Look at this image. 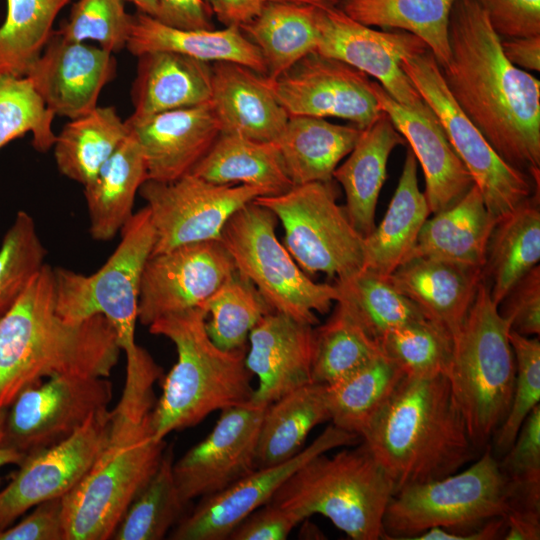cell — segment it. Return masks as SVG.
Returning a JSON list of instances; mask_svg holds the SVG:
<instances>
[{
    "label": "cell",
    "mask_w": 540,
    "mask_h": 540,
    "mask_svg": "<svg viewBox=\"0 0 540 540\" xmlns=\"http://www.w3.org/2000/svg\"><path fill=\"white\" fill-rule=\"evenodd\" d=\"M110 410L94 413L73 435L27 454L0 490V531L36 505L65 496L89 471L108 434Z\"/></svg>",
    "instance_id": "e0dca14e"
},
{
    "label": "cell",
    "mask_w": 540,
    "mask_h": 540,
    "mask_svg": "<svg viewBox=\"0 0 540 540\" xmlns=\"http://www.w3.org/2000/svg\"><path fill=\"white\" fill-rule=\"evenodd\" d=\"M206 319L207 314L196 307L165 315L148 326L150 333L168 338L177 351V361L164 379L152 412L158 440L252 398L247 347L219 348L206 331Z\"/></svg>",
    "instance_id": "5b68a950"
},
{
    "label": "cell",
    "mask_w": 540,
    "mask_h": 540,
    "mask_svg": "<svg viewBox=\"0 0 540 540\" xmlns=\"http://www.w3.org/2000/svg\"><path fill=\"white\" fill-rule=\"evenodd\" d=\"M173 447H166L161 462L123 514L111 539L161 540L183 518L185 503L173 474Z\"/></svg>",
    "instance_id": "b9f144b4"
},
{
    "label": "cell",
    "mask_w": 540,
    "mask_h": 540,
    "mask_svg": "<svg viewBox=\"0 0 540 540\" xmlns=\"http://www.w3.org/2000/svg\"><path fill=\"white\" fill-rule=\"evenodd\" d=\"M248 339L245 364L258 378L250 401L267 406L312 382V325L273 310L256 324Z\"/></svg>",
    "instance_id": "603a6c76"
},
{
    "label": "cell",
    "mask_w": 540,
    "mask_h": 540,
    "mask_svg": "<svg viewBox=\"0 0 540 540\" xmlns=\"http://www.w3.org/2000/svg\"><path fill=\"white\" fill-rule=\"evenodd\" d=\"M540 260L539 197L533 195L498 220L483 267L491 298L499 305L512 287Z\"/></svg>",
    "instance_id": "8d00e7d4"
},
{
    "label": "cell",
    "mask_w": 540,
    "mask_h": 540,
    "mask_svg": "<svg viewBox=\"0 0 540 540\" xmlns=\"http://www.w3.org/2000/svg\"><path fill=\"white\" fill-rule=\"evenodd\" d=\"M334 285L338 290L336 303L344 307L379 343L394 329L428 318L393 285L388 276L374 271L363 268Z\"/></svg>",
    "instance_id": "60d3db41"
},
{
    "label": "cell",
    "mask_w": 540,
    "mask_h": 540,
    "mask_svg": "<svg viewBox=\"0 0 540 540\" xmlns=\"http://www.w3.org/2000/svg\"><path fill=\"white\" fill-rule=\"evenodd\" d=\"M137 57L132 115L148 116L210 101L211 63L171 51H150Z\"/></svg>",
    "instance_id": "4316f807"
},
{
    "label": "cell",
    "mask_w": 540,
    "mask_h": 540,
    "mask_svg": "<svg viewBox=\"0 0 540 540\" xmlns=\"http://www.w3.org/2000/svg\"><path fill=\"white\" fill-rule=\"evenodd\" d=\"M498 220L473 184L455 204L425 221L408 259L428 257L483 269Z\"/></svg>",
    "instance_id": "f546056e"
},
{
    "label": "cell",
    "mask_w": 540,
    "mask_h": 540,
    "mask_svg": "<svg viewBox=\"0 0 540 540\" xmlns=\"http://www.w3.org/2000/svg\"><path fill=\"white\" fill-rule=\"evenodd\" d=\"M46 254L34 219L19 211L0 246V319L45 264Z\"/></svg>",
    "instance_id": "c3c4849f"
},
{
    "label": "cell",
    "mask_w": 540,
    "mask_h": 540,
    "mask_svg": "<svg viewBox=\"0 0 540 540\" xmlns=\"http://www.w3.org/2000/svg\"><path fill=\"white\" fill-rule=\"evenodd\" d=\"M388 277L403 295L453 339L468 314L484 273L482 268L414 257Z\"/></svg>",
    "instance_id": "484cf974"
},
{
    "label": "cell",
    "mask_w": 540,
    "mask_h": 540,
    "mask_svg": "<svg viewBox=\"0 0 540 540\" xmlns=\"http://www.w3.org/2000/svg\"><path fill=\"white\" fill-rule=\"evenodd\" d=\"M70 1L7 0L0 27V75H27L51 39L57 15Z\"/></svg>",
    "instance_id": "ee69618b"
},
{
    "label": "cell",
    "mask_w": 540,
    "mask_h": 540,
    "mask_svg": "<svg viewBox=\"0 0 540 540\" xmlns=\"http://www.w3.org/2000/svg\"><path fill=\"white\" fill-rule=\"evenodd\" d=\"M190 173L218 185L257 187L266 195L281 194L294 186L275 142L233 133L221 132Z\"/></svg>",
    "instance_id": "836d02e7"
},
{
    "label": "cell",
    "mask_w": 540,
    "mask_h": 540,
    "mask_svg": "<svg viewBox=\"0 0 540 540\" xmlns=\"http://www.w3.org/2000/svg\"><path fill=\"white\" fill-rule=\"evenodd\" d=\"M148 179L143 151L129 133L125 141L84 185L93 239L109 241L133 215L136 194Z\"/></svg>",
    "instance_id": "d6a6232c"
},
{
    "label": "cell",
    "mask_w": 540,
    "mask_h": 540,
    "mask_svg": "<svg viewBox=\"0 0 540 540\" xmlns=\"http://www.w3.org/2000/svg\"><path fill=\"white\" fill-rule=\"evenodd\" d=\"M498 463L507 484L511 509L540 511V405L524 421Z\"/></svg>",
    "instance_id": "f907efd6"
},
{
    "label": "cell",
    "mask_w": 540,
    "mask_h": 540,
    "mask_svg": "<svg viewBox=\"0 0 540 540\" xmlns=\"http://www.w3.org/2000/svg\"><path fill=\"white\" fill-rule=\"evenodd\" d=\"M54 117L26 76L0 75V149L30 132L33 147L48 151L57 137Z\"/></svg>",
    "instance_id": "7dc6e473"
},
{
    "label": "cell",
    "mask_w": 540,
    "mask_h": 540,
    "mask_svg": "<svg viewBox=\"0 0 540 540\" xmlns=\"http://www.w3.org/2000/svg\"><path fill=\"white\" fill-rule=\"evenodd\" d=\"M129 136V129L115 107L97 106L71 119L53 145L59 171L83 186Z\"/></svg>",
    "instance_id": "74e56055"
},
{
    "label": "cell",
    "mask_w": 540,
    "mask_h": 540,
    "mask_svg": "<svg viewBox=\"0 0 540 540\" xmlns=\"http://www.w3.org/2000/svg\"><path fill=\"white\" fill-rule=\"evenodd\" d=\"M417 166V159L409 148L386 214L364 237L365 269L389 276L409 258L431 214L426 196L419 188Z\"/></svg>",
    "instance_id": "4dcf8cb0"
},
{
    "label": "cell",
    "mask_w": 540,
    "mask_h": 540,
    "mask_svg": "<svg viewBox=\"0 0 540 540\" xmlns=\"http://www.w3.org/2000/svg\"><path fill=\"white\" fill-rule=\"evenodd\" d=\"M507 60L524 71H540V35L501 38Z\"/></svg>",
    "instance_id": "91938a15"
},
{
    "label": "cell",
    "mask_w": 540,
    "mask_h": 540,
    "mask_svg": "<svg viewBox=\"0 0 540 540\" xmlns=\"http://www.w3.org/2000/svg\"><path fill=\"white\" fill-rule=\"evenodd\" d=\"M276 216L254 201L226 222L221 242L238 272L249 279L273 310L312 326L315 312H328L338 298L335 285L312 281L275 234Z\"/></svg>",
    "instance_id": "9c48e42d"
},
{
    "label": "cell",
    "mask_w": 540,
    "mask_h": 540,
    "mask_svg": "<svg viewBox=\"0 0 540 540\" xmlns=\"http://www.w3.org/2000/svg\"><path fill=\"white\" fill-rule=\"evenodd\" d=\"M382 354L380 343L337 304L330 318L314 328L312 382L330 385Z\"/></svg>",
    "instance_id": "7bdbcfd3"
},
{
    "label": "cell",
    "mask_w": 540,
    "mask_h": 540,
    "mask_svg": "<svg viewBox=\"0 0 540 540\" xmlns=\"http://www.w3.org/2000/svg\"><path fill=\"white\" fill-rule=\"evenodd\" d=\"M405 142L383 112L374 123L362 130L348 158L333 173V179L341 184L345 192V211L363 237L376 226L375 211L387 176L388 158L397 146Z\"/></svg>",
    "instance_id": "f1b7e54d"
},
{
    "label": "cell",
    "mask_w": 540,
    "mask_h": 540,
    "mask_svg": "<svg viewBox=\"0 0 540 540\" xmlns=\"http://www.w3.org/2000/svg\"><path fill=\"white\" fill-rule=\"evenodd\" d=\"M135 4L138 11L144 14H147L151 17H156L158 10V1L157 0H129Z\"/></svg>",
    "instance_id": "e7e4bbea"
},
{
    "label": "cell",
    "mask_w": 540,
    "mask_h": 540,
    "mask_svg": "<svg viewBox=\"0 0 540 540\" xmlns=\"http://www.w3.org/2000/svg\"><path fill=\"white\" fill-rule=\"evenodd\" d=\"M225 27H241L254 19L267 0H204Z\"/></svg>",
    "instance_id": "680465c9"
},
{
    "label": "cell",
    "mask_w": 540,
    "mask_h": 540,
    "mask_svg": "<svg viewBox=\"0 0 540 540\" xmlns=\"http://www.w3.org/2000/svg\"><path fill=\"white\" fill-rule=\"evenodd\" d=\"M510 343L516 361V375L509 411L489 443L496 458L513 444L524 421L540 405V341L512 330Z\"/></svg>",
    "instance_id": "681fc988"
},
{
    "label": "cell",
    "mask_w": 540,
    "mask_h": 540,
    "mask_svg": "<svg viewBox=\"0 0 540 540\" xmlns=\"http://www.w3.org/2000/svg\"><path fill=\"white\" fill-rule=\"evenodd\" d=\"M302 520L270 502L246 516L230 533L231 540H284Z\"/></svg>",
    "instance_id": "9f6ffc18"
},
{
    "label": "cell",
    "mask_w": 540,
    "mask_h": 540,
    "mask_svg": "<svg viewBox=\"0 0 540 540\" xmlns=\"http://www.w3.org/2000/svg\"><path fill=\"white\" fill-rule=\"evenodd\" d=\"M270 210L284 228V246L310 274L345 280L364 268V237L337 203L332 181L294 185L253 200Z\"/></svg>",
    "instance_id": "8fae6325"
},
{
    "label": "cell",
    "mask_w": 540,
    "mask_h": 540,
    "mask_svg": "<svg viewBox=\"0 0 540 540\" xmlns=\"http://www.w3.org/2000/svg\"><path fill=\"white\" fill-rule=\"evenodd\" d=\"M198 308L210 316L206 319V331L223 350L246 347L251 330L273 311L254 284L238 270Z\"/></svg>",
    "instance_id": "f6af8a7d"
},
{
    "label": "cell",
    "mask_w": 540,
    "mask_h": 540,
    "mask_svg": "<svg viewBox=\"0 0 540 540\" xmlns=\"http://www.w3.org/2000/svg\"><path fill=\"white\" fill-rule=\"evenodd\" d=\"M342 0H267V2H284L309 5L319 9H332L340 6Z\"/></svg>",
    "instance_id": "be15d7a7"
},
{
    "label": "cell",
    "mask_w": 540,
    "mask_h": 540,
    "mask_svg": "<svg viewBox=\"0 0 540 540\" xmlns=\"http://www.w3.org/2000/svg\"><path fill=\"white\" fill-rule=\"evenodd\" d=\"M505 540L540 539V511L513 508L505 516Z\"/></svg>",
    "instance_id": "94428289"
},
{
    "label": "cell",
    "mask_w": 540,
    "mask_h": 540,
    "mask_svg": "<svg viewBox=\"0 0 540 540\" xmlns=\"http://www.w3.org/2000/svg\"><path fill=\"white\" fill-rule=\"evenodd\" d=\"M125 356V382L110 410L106 441L89 471L62 497L65 540L111 539L166 449L152 427L153 387L162 368L140 346Z\"/></svg>",
    "instance_id": "7a4b0ae2"
},
{
    "label": "cell",
    "mask_w": 540,
    "mask_h": 540,
    "mask_svg": "<svg viewBox=\"0 0 540 540\" xmlns=\"http://www.w3.org/2000/svg\"><path fill=\"white\" fill-rule=\"evenodd\" d=\"M500 38L540 35V0H475Z\"/></svg>",
    "instance_id": "db71d44e"
},
{
    "label": "cell",
    "mask_w": 540,
    "mask_h": 540,
    "mask_svg": "<svg viewBox=\"0 0 540 540\" xmlns=\"http://www.w3.org/2000/svg\"><path fill=\"white\" fill-rule=\"evenodd\" d=\"M266 81L289 116L340 118L365 129L383 114L364 72L317 51Z\"/></svg>",
    "instance_id": "9a60e30c"
},
{
    "label": "cell",
    "mask_w": 540,
    "mask_h": 540,
    "mask_svg": "<svg viewBox=\"0 0 540 540\" xmlns=\"http://www.w3.org/2000/svg\"><path fill=\"white\" fill-rule=\"evenodd\" d=\"M155 19L181 29H212V12L204 0H157Z\"/></svg>",
    "instance_id": "6f0895ef"
},
{
    "label": "cell",
    "mask_w": 540,
    "mask_h": 540,
    "mask_svg": "<svg viewBox=\"0 0 540 540\" xmlns=\"http://www.w3.org/2000/svg\"><path fill=\"white\" fill-rule=\"evenodd\" d=\"M401 67L433 110L492 215L501 219L535 195L537 182L506 163L461 111L430 50L403 59Z\"/></svg>",
    "instance_id": "7c38bea8"
},
{
    "label": "cell",
    "mask_w": 540,
    "mask_h": 540,
    "mask_svg": "<svg viewBox=\"0 0 540 540\" xmlns=\"http://www.w3.org/2000/svg\"><path fill=\"white\" fill-rule=\"evenodd\" d=\"M510 330L524 336L540 334V267L531 269L498 305Z\"/></svg>",
    "instance_id": "f5cc1de1"
},
{
    "label": "cell",
    "mask_w": 540,
    "mask_h": 540,
    "mask_svg": "<svg viewBox=\"0 0 540 540\" xmlns=\"http://www.w3.org/2000/svg\"><path fill=\"white\" fill-rule=\"evenodd\" d=\"M117 73L112 53L54 33L26 77L55 116L70 120L98 105L102 89Z\"/></svg>",
    "instance_id": "44dd1931"
},
{
    "label": "cell",
    "mask_w": 540,
    "mask_h": 540,
    "mask_svg": "<svg viewBox=\"0 0 540 540\" xmlns=\"http://www.w3.org/2000/svg\"><path fill=\"white\" fill-rule=\"evenodd\" d=\"M510 509L506 481L488 445L466 469L394 493L383 517L384 539H498Z\"/></svg>",
    "instance_id": "8992f818"
},
{
    "label": "cell",
    "mask_w": 540,
    "mask_h": 540,
    "mask_svg": "<svg viewBox=\"0 0 540 540\" xmlns=\"http://www.w3.org/2000/svg\"><path fill=\"white\" fill-rule=\"evenodd\" d=\"M363 129L314 116H289L274 141L293 185L328 182L354 148Z\"/></svg>",
    "instance_id": "1f68e13d"
},
{
    "label": "cell",
    "mask_w": 540,
    "mask_h": 540,
    "mask_svg": "<svg viewBox=\"0 0 540 540\" xmlns=\"http://www.w3.org/2000/svg\"><path fill=\"white\" fill-rule=\"evenodd\" d=\"M266 407L249 401L222 410L211 432L173 463L185 503L222 491L256 469V446Z\"/></svg>",
    "instance_id": "ffe728a7"
},
{
    "label": "cell",
    "mask_w": 540,
    "mask_h": 540,
    "mask_svg": "<svg viewBox=\"0 0 540 540\" xmlns=\"http://www.w3.org/2000/svg\"><path fill=\"white\" fill-rule=\"evenodd\" d=\"M330 421L325 385L310 382L267 405L258 434L255 465L281 464L298 454L319 424Z\"/></svg>",
    "instance_id": "e575fe53"
},
{
    "label": "cell",
    "mask_w": 540,
    "mask_h": 540,
    "mask_svg": "<svg viewBox=\"0 0 540 540\" xmlns=\"http://www.w3.org/2000/svg\"><path fill=\"white\" fill-rule=\"evenodd\" d=\"M126 48L135 56L150 51H171L209 63H238L263 76L267 72L259 49L239 27L181 29L138 11L133 15Z\"/></svg>",
    "instance_id": "83f0119b"
},
{
    "label": "cell",
    "mask_w": 540,
    "mask_h": 540,
    "mask_svg": "<svg viewBox=\"0 0 540 540\" xmlns=\"http://www.w3.org/2000/svg\"><path fill=\"white\" fill-rule=\"evenodd\" d=\"M0 531V540H65L62 497L42 502Z\"/></svg>",
    "instance_id": "11a10c76"
},
{
    "label": "cell",
    "mask_w": 540,
    "mask_h": 540,
    "mask_svg": "<svg viewBox=\"0 0 540 540\" xmlns=\"http://www.w3.org/2000/svg\"><path fill=\"white\" fill-rule=\"evenodd\" d=\"M405 376L384 353L345 378L325 385L330 421L361 439Z\"/></svg>",
    "instance_id": "ab89813d"
},
{
    "label": "cell",
    "mask_w": 540,
    "mask_h": 540,
    "mask_svg": "<svg viewBox=\"0 0 540 540\" xmlns=\"http://www.w3.org/2000/svg\"><path fill=\"white\" fill-rule=\"evenodd\" d=\"M132 23L133 15L126 12L123 0H77L55 32L68 41H95L115 53L126 48Z\"/></svg>",
    "instance_id": "816d5d0a"
},
{
    "label": "cell",
    "mask_w": 540,
    "mask_h": 540,
    "mask_svg": "<svg viewBox=\"0 0 540 540\" xmlns=\"http://www.w3.org/2000/svg\"><path fill=\"white\" fill-rule=\"evenodd\" d=\"M380 344L406 376L428 378L448 373L452 337L429 318L394 329Z\"/></svg>",
    "instance_id": "bcb514c9"
},
{
    "label": "cell",
    "mask_w": 540,
    "mask_h": 540,
    "mask_svg": "<svg viewBox=\"0 0 540 540\" xmlns=\"http://www.w3.org/2000/svg\"><path fill=\"white\" fill-rule=\"evenodd\" d=\"M361 440L395 493L458 472L481 454L446 375L405 376Z\"/></svg>",
    "instance_id": "277c9868"
},
{
    "label": "cell",
    "mask_w": 540,
    "mask_h": 540,
    "mask_svg": "<svg viewBox=\"0 0 540 540\" xmlns=\"http://www.w3.org/2000/svg\"><path fill=\"white\" fill-rule=\"evenodd\" d=\"M359 436L333 424L293 458L256 468L227 488L202 497L169 533L173 540H224L251 512L268 503L281 485L313 457L357 443Z\"/></svg>",
    "instance_id": "d6986e66"
},
{
    "label": "cell",
    "mask_w": 540,
    "mask_h": 540,
    "mask_svg": "<svg viewBox=\"0 0 540 540\" xmlns=\"http://www.w3.org/2000/svg\"><path fill=\"white\" fill-rule=\"evenodd\" d=\"M394 493L392 481L362 443L313 457L269 502L302 521L320 514L353 540H378L384 539L383 517Z\"/></svg>",
    "instance_id": "ba28073f"
},
{
    "label": "cell",
    "mask_w": 540,
    "mask_h": 540,
    "mask_svg": "<svg viewBox=\"0 0 540 540\" xmlns=\"http://www.w3.org/2000/svg\"><path fill=\"white\" fill-rule=\"evenodd\" d=\"M8 407H0V469L9 464L20 465L26 455L4 444V425Z\"/></svg>",
    "instance_id": "6125c7cd"
},
{
    "label": "cell",
    "mask_w": 540,
    "mask_h": 540,
    "mask_svg": "<svg viewBox=\"0 0 540 540\" xmlns=\"http://www.w3.org/2000/svg\"><path fill=\"white\" fill-rule=\"evenodd\" d=\"M379 106L410 145L425 176V191L432 214L461 199L473 186V179L451 146L433 110L413 109L393 99L372 82Z\"/></svg>",
    "instance_id": "cb8c5ba5"
},
{
    "label": "cell",
    "mask_w": 540,
    "mask_h": 540,
    "mask_svg": "<svg viewBox=\"0 0 540 540\" xmlns=\"http://www.w3.org/2000/svg\"><path fill=\"white\" fill-rule=\"evenodd\" d=\"M319 10L309 5L266 2L254 19L240 27L259 49L267 79H275L316 51L320 38Z\"/></svg>",
    "instance_id": "d590c367"
},
{
    "label": "cell",
    "mask_w": 540,
    "mask_h": 540,
    "mask_svg": "<svg viewBox=\"0 0 540 540\" xmlns=\"http://www.w3.org/2000/svg\"><path fill=\"white\" fill-rule=\"evenodd\" d=\"M112 392L105 377L47 378L24 389L8 407L3 442L25 455L56 445L94 413L108 408Z\"/></svg>",
    "instance_id": "4fadbf2b"
},
{
    "label": "cell",
    "mask_w": 540,
    "mask_h": 540,
    "mask_svg": "<svg viewBox=\"0 0 540 540\" xmlns=\"http://www.w3.org/2000/svg\"><path fill=\"white\" fill-rule=\"evenodd\" d=\"M316 51L374 77L397 102L413 109L428 107L401 67V61L429 51L419 37L402 30L378 31L346 15L339 7L319 10Z\"/></svg>",
    "instance_id": "ac0fdd59"
},
{
    "label": "cell",
    "mask_w": 540,
    "mask_h": 540,
    "mask_svg": "<svg viewBox=\"0 0 540 540\" xmlns=\"http://www.w3.org/2000/svg\"><path fill=\"white\" fill-rule=\"evenodd\" d=\"M450 59L440 67L454 101L509 165L540 177V81L510 63L475 0H455Z\"/></svg>",
    "instance_id": "6da1fadb"
},
{
    "label": "cell",
    "mask_w": 540,
    "mask_h": 540,
    "mask_svg": "<svg viewBox=\"0 0 540 540\" xmlns=\"http://www.w3.org/2000/svg\"><path fill=\"white\" fill-rule=\"evenodd\" d=\"M120 234L117 248L95 273L83 275L54 268L56 311L73 322L104 316L115 329L122 351L127 353L138 346L135 326L139 284L155 243L148 207L133 213Z\"/></svg>",
    "instance_id": "30bf717a"
},
{
    "label": "cell",
    "mask_w": 540,
    "mask_h": 540,
    "mask_svg": "<svg viewBox=\"0 0 540 540\" xmlns=\"http://www.w3.org/2000/svg\"><path fill=\"white\" fill-rule=\"evenodd\" d=\"M221 132L274 142L289 115L265 76L234 62L212 64L211 99Z\"/></svg>",
    "instance_id": "d4e9b609"
},
{
    "label": "cell",
    "mask_w": 540,
    "mask_h": 540,
    "mask_svg": "<svg viewBox=\"0 0 540 540\" xmlns=\"http://www.w3.org/2000/svg\"><path fill=\"white\" fill-rule=\"evenodd\" d=\"M236 270L231 255L217 240L152 254L140 278L137 318L149 326L165 315L199 307Z\"/></svg>",
    "instance_id": "2e32d148"
},
{
    "label": "cell",
    "mask_w": 540,
    "mask_h": 540,
    "mask_svg": "<svg viewBox=\"0 0 540 540\" xmlns=\"http://www.w3.org/2000/svg\"><path fill=\"white\" fill-rule=\"evenodd\" d=\"M139 194L154 227L152 254L188 243L220 241L229 218L255 198L266 195L257 187L218 185L192 173L170 182L148 179Z\"/></svg>",
    "instance_id": "5bb4252c"
},
{
    "label": "cell",
    "mask_w": 540,
    "mask_h": 540,
    "mask_svg": "<svg viewBox=\"0 0 540 540\" xmlns=\"http://www.w3.org/2000/svg\"><path fill=\"white\" fill-rule=\"evenodd\" d=\"M455 0H342L339 8L355 21L409 32L425 42L440 67L450 59L449 21Z\"/></svg>",
    "instance_id": "f35d334b"
},
{
    "label": "cell",
    "mask_w": 540,
    "mask_h": 540,
    "mask_svg": "<svg viewBox=\"0 0 540 540\" xmlns=\"http://www.w3.org/2000/svg\"><path fill=\"white\" fill-rule=\"evenodd\" d=\"M121 351L104 316L73 322L57 313L54 268L45 263L0 319V407L55 375L108 378Z\"/></svg>",
    "instance_id": "3957f363"
},
{
    "label": "cell",
    "mask_w": 540,
    "mask_h": 540,
    "mask_svg": "<svg viewBox=\"0 0 540 540\" xmlns=\"http://www.w3.org/2000/svg\"><path fill=\"white\" fill-rule=\"evenodd\" d=\"M125 122L143 151L148 179L159 182L189 174L221 133L210 101L148 116L131 115Z\"/></svg>",
    "instance_id": "7402d4cb"
},
{
    "label": "cell",
    "mask_w": 540,
    "mask_h": 540,
    "mask_svg": "<svg viewBox=\"0 0 540 540\" xmlns=\"http://www.w3.org/2000/svg\"><path fill=\"white\" fill-rule=\"evenodd\" d=\"M509 323L500 315L484 276L453 337L447 378L453 397L479 451L490 443L512 400L516 361Z\"/></svg>",
    "instance_id": "52a82bcc"
}]
</instances>
